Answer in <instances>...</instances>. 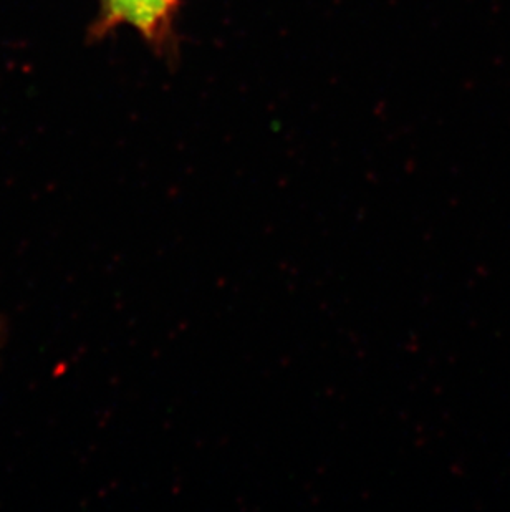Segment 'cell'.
Returning a JSON list of instances; mask_svg holds the SVG:
<instances>
[{"instance_id": "obj_1", "label": "cell", "mask_w": 510, "mask_h": 512, "mask_svg": "<svg viewBox=\"0 0 510 512\" xmlns=\"http://www.w3.org/2000/svg\"><path fill=\"white\" fill-rule=\"evenodd\" d=\"M173 5L174 0H110L111 14L116 19L135 25L146 35L161 29Z\"/></svg>"}]
</instances>
